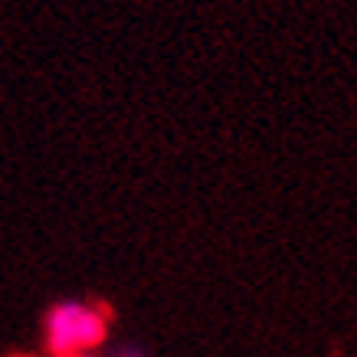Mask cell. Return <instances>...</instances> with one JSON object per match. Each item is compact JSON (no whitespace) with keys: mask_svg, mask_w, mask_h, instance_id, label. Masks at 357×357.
I'll return each instance as SVG.
<instances>
[{"mask_svg":"<svg viewBox=\"0 0 357 357\" xmlns=\"http://www.w3.org/2000/svg\"><path fill=\"white\" fill-rule=\"evenodd\" d=\"M119 357H141V351H138V347H121Z\"/></svg>","mask_w":357,"mask_h":357,"instance_id":"2","label":"cell"},{"mask_svg":"<svg viewBox=\"0 0 357 357\" xmlns=\"http://www.w3.org/2000/svg\"><path fill=\"white\" fill-rule=\"evenodd\" d=\"M109 335V318L98 305L59 302L46 312V347L53 357H79Z\"/></svg>","mask_w":357,"mask_h":357,"instance_id":"1","label":"cell"}]
</instances>
